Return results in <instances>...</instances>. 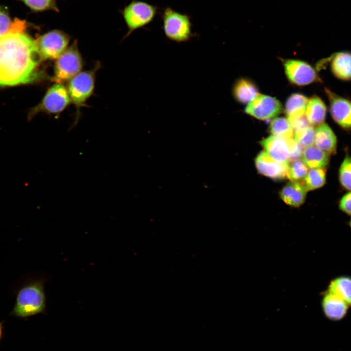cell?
I'll list each match as a JSON object with an SVG mask.
<instances>
[{"instance_id":"cell-8","label":"cell","mask_w":351,"mask_h":351,"mask_svg":"<svg viewBox=\"0 0 351 351\" xmlns=\"http://www.w3.org/2000/svg\"><path fill=\"white\" fill-rule=\"evenodd\" d=\"M95 74L94 70L80 72L69 81L67 89L71 101L78 110L85 104L93 93Z\"/></svg>"},{"instance_id":"cell-28","label":"cell","mask_w":351,"mask_h":351,"mask_svg":"<svg viewBox=\"0 0 351 351\" xmlns=\"http://www.w3.org/2000/svg\"><path fill=\"white\" fill-rule=\"evenodd\" d=\"M31 9L37 12L52 10L59 12L55 0H22Z\"/></svg>"},{"instance_id":"cell-13","label":"cell","mask_w":351,"mask_h":351,"mask_svg":"<svg viewBox=\"0 0 351 351\" xmlns=\"http://www.w3.org/2000/svg\"><path fill=\"white\" fill-rule=\"evenodd\" d=\"M324 60L329 63L332 74L335 78L344 81L351 80V52H336Z\"/></svg>"},{"instance_id":"cell-3","label":"cell","mask_w":351,"mask_h":351,"mask_svg":"<svg viewBox=\"0 0 351 351\" xmlns=\"http://www.w3.org/2000/svg\"><path fill=\"white\" fill-rule=\"evenodd\" d=\"M161 19L164 35L170 40L180 43L188 41L195 36L188 15L167 7L161 14Z\"/></svg>"},{"instance_id":"cell-22","label":"cell","mask_w":351,"mask_h":351,"mask_svg":"<svg viewBox=\"0 0 351 351\" xmlns=\"http://www.w3.org/2000/svg\"><path fill=\"white\" fill-rule=\"evenodd\" d=\"M309 99L303 95L293 94L288 98L285 104V112L288 119L305 115Z\"/></svg>"},{"instance_id":"cell-31","label":"cell","mask_w":351,"mask_h":351,"mask_svg":"<svg viewBox=\"0 0 351 351\" xmlns=\"http://www.w3.org/2000/svg\"><path fill=\"white\" fill-rule=\"evenodd\" d=\"M339 207L344 213L351 215V191L342 197L339 201Z\"/></svg>"},{"instance_id":"cell-9","label":"cell","mask_w":351,"mask_h":351,"mask_svg":"<svg viewBox=\"0 0 351 351\" xmlns=\"http://www.w3.org/2000/svg\"><path fill=\"white\" fill-rule=\"evenodd\" d=\"M284 66L289 81L295 85L304 86L320 82L316 70L305 61L287 59L284 62Z\"/></svg>"},{"instance_id":"cell-21","label":"cell","mask_w":351,"mask_h":351,"mask_svg":"<svg viewBox=\"0 0 351 351\" xmlns=\"http://www.w3.org/2000/svg\"><path fill=\"white\" fill-rule=\"evenodd\" d=\"M327 292L335 295L351 306V277L340 276L331 281Z\"/></svg>"},{"instance_id":"cell-24","label":"cell","mask_w":351,"mask_h":351,"mask_svg":"<svg viewBox=\"0 0 351 351\" xmlns=\"http://www.w3.org/2000/svg\"><path fill=\"white\" fill-rule=\"evenodd\" d=\"M326 176L325 168L310 169L303 180V184L308 191L317 189L325 184Z\"/></svg>"},{"instance_id":"cell-23","label":"cell","mask_w":351,"mask_h":351,"mask_svg":"<svg viewBox=\"0 0 351 351\" xmlns=\"http://www.w3.org/2000/svg\"><path fill=\"white\" fill-rule=\"evenodd\" d=\"M269 131L273 135L286 139L293 138V129L288 118L276 117L270 123Z\"/></svg>"},{"instance_id":"cell-12","label":"cell","mask_w":351,"mask_h":351,"mask_svg":"<svg viewBox=\"0 0 351 351\" xmlns=\"http://www.w3.org/2000/svg\"><path fill=\"white\" fill-rule=\"evenodd\" d=\"M289 163L274 160L264 151L261 152L255 159V167L258 172L274 180H281L287 177Z\"/></svg>"},{"instance_id":"cell-32","label":"cell","mask_w":351,"mask_h":351,"mask_svg":"<svg viewBox=\"0 0 351 351\" xmlns=\"http://www.w3.org/2000/svg\"><path fill=\"white\" fill-rule=\"evenodd\" d=\"M4 321H2L0 322V342L1 341V340L3 339L4 336Z\"/></svg>"},{"instance_id":"cell-6","label":"cell","mask_w":351,"mask_h":351,"mask_svg":"<svg viewBox=\"0 0 351 351\" xmlns=\"http://www.w3.org/2000/svg\"><path fill=\"white\" fill-rule=\"evenodd\" d=\"M70 102L67 88L62 83H56L48 89L40 102L31 110L28 117L31 119L40 112L59 113Z\"/></svg>"},{"instance_id":"cell-15","label":"cell","mask_w":351,"mask_h":351,"mask_svg":"<svg viewBox=\"0 0 351 351\" xmlns=\"http://www.w3.org/2000/svg\"><path fill=\"white\" fill-rule=\"evenodd\" d=\"M349 306L335 295L326 292L322 300L324 315L329 320L339 321L347 314Z\"/></svg>"},{"instance_id":"cell-7","label":"cell","mask_w":351,"mask_h":351,"mask_svg":"<svg viewBox=\"0 0 351 351\" xmlns=\"http://www.w3.org/2000/svg\"><path fill=\"white\" fill-rule=\"evenodd\" d=\"M70 37L59 30H53L40 36L36 40L39 53L42 59H57L67 49Z\"/></svg>"},{"instance_id":"cell-14","label":"cell","mask_w":351,"mask_h":351,"mask_svg":"<svg viewBox=\"0 0 351 351\" xmlns=\"http://www.w3.org/2000/svg\"><path fill=\"white\" fill-rule=\"evenodd\" d=\"M288 140L272 135L262 140L261 144L264 151L274 160L279 162L289 163L290 153Z\"/></svg>"},{"instance_id":"cell-11","label":"cell","mask_w":351,"mask_h":351,"mask_svg":"<svg viewBox=\"0 0 351 351\" xmlns=\"http://www.w3.org/2000/svg\"><path fill=\"white\" fill-rule=\"evenodd\" d=\"M329 102V110L333 121L341 128L351 129V100L328 88L325 89Z\"/></svg>"},{"instance_id":"cell-27","label":"cell","mask_w":351,"mask_h":351,"mask_svg":"<svg viewBox=\"0 0 351 351\" xmlns=\"http://www.w3.org/2000/svg\"><path fill=\"white\" fill-rule=\"evenodd\" d=\"M339 179L341 186L351 191V157L346 156L339 170Z\"/></svg>"},{"instance_id":"cell-2","label":"cell","mask_w":351,"mask_h":351,"mask_svg":"<svg viewBox=\"0 0 351 351\" xmlns=\"http://www.w3.org/2000/svg\"><path fill=\"white\" fill-rule=\"evenodd\" d=\"M45 279L30 278L14 291L16 300L9 315L21 319L45 312L46 298L44 291Z\"/></svg>"},{"instance_id":"cell-33","label":"cell","mask_w":351,"mask_h":351,"mask_svg":"<svg viewBox=\"0 0 351 351\" xmlns=\"http://www.w3.org/2000/svg\"><path fill=\"white\" fill-rule=\"evenodd\" d=\"M349 225H350V226L351 228V219L350 221H349Z\"/></svg>"},{"instance_id":"cell-5","label":"cell","mask_w":351,"mask_h":351,"mask_svg":"<svg viewBox=\"0 0 351 351\" xmlns=\"http://www.w3.org/2000/svg\"><path fill=\"white\" fill-rule=\"evenodd\" d=\"M52 80L62 83L80 73L82 61L76 41L59 56L55 62Z\"/></svg>"},{"instance_id":"cell-29","label":"cell","mask_w":351,"mask_h":351,"mask_svg":"<svg viewBox=\"0 0 351 351\" xmlns=\"http://www.w3.org/2000/svg\"><path fill=\"white\" fill-rule=\"evenodd\" d=\"M12 24L7 13L0 6V37L10 31Z\"/></svg>"},{"instance_id":"cell-1","label":"cell","mask_w":351,"mask_h":351,"mask_svg":"<svg viewBox=\"0 0 351 351\" xmlns=\"http://www.w3.org/2000/svg\"><path fill=\"white\" fill-rule=\"evenodd\" d=\"M25 29L24 21L15 20L0 37V86L29 83L40 77L38 67L43 59Z\"/></svg>"},{"instance_id":"cell-4","label":"cell","mask_w":351,"mask_h":351,"mask_svg":"<svg viewBox=\"0 0 351 351\" xmlns=\"http://www.w3.org/2000/svg\"><path fill=\"white\" fill-rule=\"evenodd\" d=\"M158 8L147 2L133 0L121 11V14L128 28L125 37L134 31L152 22L158 13Z\"/></svg>"},{"instance_id":"cell-18","label":"cell","mask_w":351,"mask_h":351,"mask_svg":"<svg viewBox=\"0 0 351 351\" xmlns=\"http://www.w3.org/2000/svg\"><path fill=\"white\" fill-rule=\"evenodd\" d=\"M327 114V107L322 99L317 96L309 99L305 115L312 126H318L323 123Z\"/></svg>"},{"instance_id":"cell-19","label":"cell","mask_w":351,"mask_h":351,"mask_svg":"<svg viewBox=\"0 0 351 351\" xmlns=\"http://www.w3.org/2000/svg\"><path fill=\"white\" fill-rule=\"evenodd\" d=\"M330 155L312 145L305 148L301 155V160L311 169L325 168L329 163Z\"/></svg>"},{"instance_id":"cell-10","label":"cell","mask_w":351,"mask_h":351,"mask_svg":"<svg viewBox=\"0 0 351 351\" xmlns=\"http://www.w3.org/2000/svg\"><path fill=\"white\" fill-rule=\"evenodd\" d=\"M245 111L256 118L267 120L278 115L282 111V106L275 98L258 94L248 103Z\"/></svg>"},{"instance_id":"cell-30","label":"cell","mask_w":351,"mask_h":351,"mask_svg":"<svg viewBox=\"0 0 351 351\" xmlns=\"http://www.w3.org/2000/svg\"><path fill=\"white\" fill-rule=\"evenodd\" d=\"M290 159V161L298 159L301 156L303 148L294 140L293 138L288 140Z\"/></svg>"},{"instance_id":"cell-26","label":"cell","mask_w":351,"mask_h":351,"mask_svg":"<svg viewBox=\"0 0 351 351\" xmlns=\"http://www.w3.org/2000/svg\"><path fill=\"white\" fill-rule=\"evenodd\" d=\"M315 130L310 125L295 131L293 139L302 148H306L314 143Z\"/></svg>"},{"instance_id":"cell-25","label":"cell","mask_w":351,"mask_h":351,"mask_svg":"<svg viewBox=\"0 0 351 351\" xmlns=\"http://www.w3.org/2000/svg\"><path fill=\"white\" fill-rule=\"evenodd\" d=\"M308 172V167L301 159H296L289 163L287 178L291 182H300L304 180Z\"/></svg>"},{"instance_id":"cell-16","label":"cell","mask_w":351,"mask_h":351,"mask_svg":"<svg viewBox=\"0 0 351 351\" xmlns=\"http://www.w3.org/2000/svg\"><path fill=\"white\" fill-rule=\"evenodd\" d=\"M337 143L336 136L329 125L323 123L317 126L315 130V146L330 155H334Z\"/></svg>"},{"instance_id":"cell-17","label":"cell","mask_w":351,"mask_h":351,"mask_svg":"<svg viewBox=\"0 0 351 351\" xmlns=\"http://www.w3.org/2000/svg\"><path fill=\"white\" fill-rule=\"evenodd\" d=\"M308 191L303 184L291 182L281 189L279 195L286 204L291 206L298 207L304 202Z\"/></svg>"},{"instance_id":"cell-20","label":"cell","mask_w":351,"mask_h":351,"mask_svg":"<svg viewBox=\"0 0 351 351\" xmlns=\"http://www.w3.org/2000/svg\"><path fill=\"white\" fill-rule=\"evenodd\" d=\"M233 93L235 99L242 103H249L258 94L254 83L245 78H241L235 83Z\"/></svg>"}]
</instances>
